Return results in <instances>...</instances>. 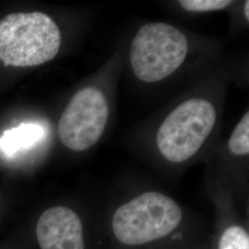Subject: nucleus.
<instances>
[{"label": "nucleus", "mask_w": 249, "mask_h": 249, "mask_svg": "<svg viewBox=\"0 0 249 249\" xmlns=\"http://www.w3.org/2000/svg\"><path fill=\"white\" fill-rule=\"evenodd\" d=\"M45 136L42 124L28 122L4 131L0 137V151L6 156H14L40 142Z\"/></svg>", "instance_id": "nucleus-7"}, {"label": "nucleus", "mask_w": 249, "mask_h": 249, "mask_svg": "<svg viewBox=\"0 0 249 249\" xmlns=\"http://www.w3.org/2000/svg\"><path fill=\"white\" fill-rule=\"evenodd\" d=\"M229 149L234 155L249 153V114L246 113L229 140Z\"/></svg>", "instance_id": "nucleus-8"}, {"label": "nucleus", "mask_w": 249, "mask_h": 249, "mask_svg": "<svg viewBox=\"0 0 249 249\" xmlns=\"http://www.w3.org/2000/svg\"><path fill=\"white\" fill-rule=\"evenodd\" d=\"M61 35L43 12H18L0 20V59L6 66L34 67L58 53Z\"/></svg>", "instance_id": "nucleus-1"}, {"label": "nucleus", "mask_w": 249, "mask_h": 249, "mask_svg": "<svg viewBox=\"0 0 249 249\" xmlns=\"http://www.w3.org/2000/svg\"><path fill=\"white\" fill-rule=\"evenodd\" d=\"M107 98L95 87L78 91L63 112L58 124L61 142L70 150L83 151L98 142L108 118Z\"/></svg>", "instance_id": "nucleus-5"}, {"label": "nucleus", "mask_w": 249, "mask_h": 249, "mask_svg": "<svg viewBox=\"0 0 249 249\" xmlns=\"http://www.w3.org/2000/svg\"><path fill=\"white\" fill-rule=\"evenodd\" d=\"M216 122L213 106L205 99L187 100L177 107L161 123L157 146L172 162H182L200 149Z\"/></svg>", "instance_id": "nucleus-4"}, {"label": "nucleus", "mask_w": 249, "mask_h": 249, "mask_svg": "<svg viewBox=\"0 0 249 249\" xmlns=\"http://www.w3.org/2000/svg\"><path fill=\"white\" fill-rule=\"evenodd\" d=\"M245 16L248 20H249V1L245 3Z\"/></svg>", "instance_id": "nucleus-11"}, {"label": "nucleus", "mask_w": 249, "mask_h": 249, "mask_svg": "<svg viewBox=\"0 0 249 249\" xmlns=\"http://www.w3.org/2000/svg\"><path fill=\"white\" fill-rule=\"evenodd\" d=\"M229 0H181L179 4L191 12H205L226 8L231 4Z\"/></svg>", "instance_id": "nucleus-10"}, {"label": "nucleus", "mask_w": 249, "mask_h": 249, "mask_svg": "<svg viewBox=\"0 0 249 249\" xmlns=\"http://www.w3.org/2000/svg\"><path fill=\"white\" fill-rule=\"evenodd\" d=\"M182 212L169 196L147 192L121 206L113 217V231L121 243L138 246L168 235L178 226Z\"/></svg>", "instance_id": "nucleus-2"}, {"label": "nucleus", "mask_w": 249, "mask_h": 249, "mask_svg": "<svg viewBox=\"0 0 249 249\" xmlns=\"http://www.w3.org/2000/svg\"><path fill=\"white\" fill-rule=\"evenodd\" d=\"M187 39L176 27L162 22L143 25L134 38L130 62L135 75L145 82L169 77L187 56Z\"/></svg>", "instance_id": "nucleus-3"}, {"label": "nucleus", "mask_w": 249, "mask_h": 249, "mask_svg": "<svg viewBox=\"0 0 249 249\" xmlns=\"http://www.w3.org/2000/svg\"><path fill=\"white\" fill-rule=\"evenodd\" d=\"M219 249H249V233L239 226L229 227L221 237Z\"/></svg>", "instance_id": "nucleus-9"}, {"label": "nucleus", "mask_w": 249, "mask_h": 249, "mask_svg": "<svg viewBox=\"0 0 249 249\" xmlns=\"http://www.w3.org/2000/svg\"><path fill=\"white\" fill-rule=\"evenodd\" d=\"M36 236L41 249H84L80 217L67 207L44 212L36 224Z\"/></svg>", "instance_id": "nucleus-6"}]
</instances>
